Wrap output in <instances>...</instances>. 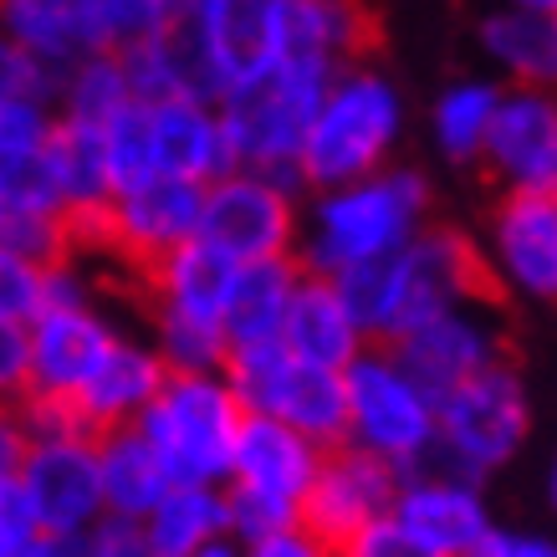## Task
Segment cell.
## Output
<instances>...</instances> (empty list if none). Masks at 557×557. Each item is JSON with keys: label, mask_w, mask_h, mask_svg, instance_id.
I'll list each match as a JSON object with an SVG mask.
<instances>
[{"label": "cell", "mask_w": 557, "mask_h": 557, "mask_svg": "<svg viewBox=\"0 0 557 557\" xmlns=\"http://www.w3.org/2000/svg\"><path fill=\"white\" fill-rule=\"evenodd\" d=\"M343 302L354 307L363 338L379 348L424 327L440 312L486 302V271L475 256V240L466 231H445V225H424L420 236L399 246L388 261L358 267L338 276Z\"/></svg>", "instance_id": "6da1fadb"}, {"label": "cell", "mask_w": 557, "mask_h": 557, "mask_svg": "<svg viewBox=\"0 0 557 557\" xmlns=\"http://www.w3.org/2000/svg\"><path fill=\"white\" fill-rule=\"evenodd\" d=\"M424 225H430V180L414 164H388L369 180L322 189L307 205L297 231V267L307 276L338 282L358 267L388 261Z\"/></svg>", "instance_id": "7a4b0ae2"}, {"label": "cell", "mask_w": 557, "mask_h": 557, "mask_svg": "<svg viewBox=\"0 0 557 557\" xmlns=\"http://www.w3.org/2000/svg\"><path fill=\"white\" fill-rule=\"evenodd\" d=\"M405 138V92L369 62L333 72L297 153V189H338L388 170Z\"/></svg>", "instance_id": "3957f363"}, {"label": "cell", "mask_w": 557, "mask_h": 557, "mask_svg": "<svg viewBox=\"0 0 557 557\" xmlns=\"http://www.w3.org/2000/svg\"><path fill=\"white\" fill-rule=\"evenodd\" d=\"M240 424L246 409L225 373H170L134 430L149 440L174 486H225Z\"/></svg>", "instance_id": "277c9868"}, {"label": "cell", "mask_w": 557, "mask_h": 557, "mask_svg": "<svg viewBox=\"0 0 557 557\" xmlns=\"http://www.w3.org/2000/svg\"><path fill=\"white\" fill-rule=\"evenodd\" d=\"M333 83L327 67H307V62H271L261 77L240 83L215 102L220 128H225V149H231V170L271 174L297 185V153L312 113H318L322 92Z\"/></svg>", "instance_id": "5b68a950"}, {"label": "cell", "mask_w": 557, "mask_h": 557, "mask_svg": "<svg viewBox=\"0 0 557 557\" xmlns=\"http://www.w3.org/2000/svg\"><path fill=\"white\" fill-rule=\"evenodd\" d=\"M435 394H424L405 363L369 343L343 369V445L384 460L388 471H420L435 456Z\"/></svg>", "instance_id": "8992f818"}, {"label": "cell", "mask_w": 557, "mask_h": 557, "mask_svg": "<svg viewBox=\"0 0 557 557\" xmlns=\"http://www.w3.org/2000/svg\"><path fill=\"white\" fill-rule=\"evenodd\" d=\"M527 435H532L527 384L511 363H496L471 384L450 388L435 405V456L430 460L466 481H486L491 471L517 460Z\"/></svg>", "instance_id": "52a82bcc"}, {"label": "cell", "mask_w": 557, "mask_h": 557, "mask_svg": "<svg viewBox=\"0 0 557 557\" xmlns=\"http://www.w3.org/2000/svg\"><path fill=\"white\" fill-rule=\"evenodd\" d=\"M220 373L246 414L287 424L302 440H312L318 450L343 445V373L292 358L282 338L256 343V348H231Z\"/></svg>", "instance_id": "ba28073f"}, {"label": "cell", "mask_w": 557, "mask_h": 557, "mask_svg": "<svg viewBox=\"0 0 557 557\" xmlns=\"http://www.w3.org/2000/svg\"><path fill=\"white\" fill-rule=\"evenodd\" d=\"M297 231H302V210H297V185L287 180L225 170L215 185H205L200 240L236 267L297 256Z\"/></svg>", "instance_id": "9c48e42d"}, {"label": "cell", "mask_w": 557, "mask_h": 557, "mask_svg": "<svg viewBox=\"0 0 557 557\" xmlns=\"http://www.w3.org/2000/svg\"><path fill=\"white\" fill-rule=\"evenodd\" d=\"M486 292H507L511 302L557 307V200L553 195H502L486 215V236L475 240Z\"/></svg>", "instance_id": "30bf717a"}, {"label": "cell", "mask_w": 557, "mask_h": 557, "mask_svg": "<svg viewBox=\"0 0 557 557\" xmlns=\"http://www.w3.org/2000/svg\"><path fill=\"white\" fill-rule=\"evenodd\" d=\"M16 486L47 537H87L102 522L98 491V435H41L26 440L16 466Z\"/></svg>", "instance_id": "8fae6325"}, {"label": "cell", "mask_w": 557, "mask_h": 557, "mask_svg": "<svg viewBox=\"0 0 557 557\" xmlns=\"http://www.w3.org/2000/svg\"><path fill=\"white\" fill-rule=\"evenodd\" d=\"M119 343V322L87 302H47L26 322V348H32V399L72 405L83 384L98 373L108 348Z\"/></svg>", "instance_id": "7c38bea8"}, {"label": "cell", "mask_w": 557, "mask_h": 557, "mask_svg": "<svg viewBox=\"0 0 557 557\" xmlns=\"http://www.w3.org/2000/svg\"><path fill=\"white\" fill-rule=\"evenodd\" d=\"M394 491H399V471H388L384 460L363 456L354 445H333L322 450V466L297 507V527H307L338 553L348 537L394 511Z\"/></svg>", "instance_id": "4fadbf2b"}, {"label": "cell", "mask_w": 557, "mask_h": 557, "mask_svg": "<svg viewBox=\"0 0 557 557\" xmlns=\"http://www.w3.org/2000/svg\"><path fill=\"white\" fill-rule=\"evenodd\" d=\"M481 164L507 195H557V87H502Z\"/></svg>", "instance_id": "5bb4252c"}, {"label": "cell", "mask_w": 557, "mask_h": 557, "mask_svg": "<svg viewBox=\"0 0 557 557\" xmlns=\"http://www.w3.org/2000/svg\"><path fill=\"white\" fill-rule=\"evenodd\" d=\"M200 215H205V185L159 174V180L119 189L108 200V210L98 220V236L119 256H128V261L149 271L153 261H164L170 251H180V246L200 236Z\"/></svg>", "instance_id": "9a60e30c"}, {"label": "cell", "mask_w": 557, "mask_h": 557, "mask_svg": "<svg viewBox=\"0 0 557 557\" xmlns=\"http://www.w3.org/2000/svg\"><path fill=\"white\" fill-rule=\"evenodd\" d=\"M388 354L405 363V373L424 394L445 399L450 388L471 384V379H481L496 363H507V343H502V327L486 312V302H475V307H456V312L430 318L424 327L405 333Z\"/></svg>", "instance_id": "2e32d148"}, {"label": "cell", "mask_w": 557, "mask_h": 557, "mask_svg": "<svg viewBox=\"0 0 557 557\" xmlns=\"http://www.w3.org/2000/svg\"><path fill=\"white\" fill-rule=\"evenodd\" d=\"M388 517L440 557H466L475 542L496 527L481 481H466V475L445 471L435 460L420 466V471L399 475V491H394V511H388Z\"/></svg>", "instance_id": "e0dca14e"}, {"label": "cell", "mask_w": 557, "mask_h": 557, "mask_svg": "<svg viewBox=\"0 0 557 557\" xmlns=\"http://www.w3.org/2000/svg\"><path fill=\"white\" fill-rule=\"evenodd\" d=\"M369 16L358 0H271V62L338 72L358 62Z\"/></svg>", "instance_id": "ac0fdd59"}, {"label": "cell", "mask_w": 557, "mask_h": 557, "mask_svg": "<svg viewBox=\"0 0 557 557\" xmlns=\"http://www.w3.org/2000/svg\"><path fill=\"white\" fill-rule=\"evenodd\" d=\"M170 369L159 363L149 338L119 333V343L108 348L98 373L83 384V394L72 399V414L87 435H108V430H134L138 414L153 405V394L164 388Z\"/></svg>", "instance_id": "d6986e66"}, {"label": "cell", "mask_w": 557, "mask_h": 557, "mask_svg": "<svg viewBox=\"0 0 557 557\" xmlns=\"http://www.w3.org/2000/svg\"><path fill=\"white\" fill-rule=\"evenodd\" d=\"M322 466V450L312 440H302L297 430L276 420H256L246 414L236 435V456H231V475L225 486L236 491H256L267 502H282V507H302L307 486Z\"/></svg>", "instance_id": "ffe728a7"}, {"label": "cell", "mask_w": 557, "mask_h": 557, "mask_svg": "<svg viewBox=\"0 0 557 557\" xmlns=\"http://www.w3.org/2000/svg\"><path fill=\"white\" fill-rule=\"evenodd\" d=\"M149 113V149L153 174L164 180H189V185H215L231 170L225 128H220L215 102L174 98V102H144Z\"/></svg>", "instance_id": "44dd1931"}, {"label": "cell", "mask_w": 557, "mask_h": 557, "mask_svg": "<svg viewBox=\"0 0 557 557\" xmlns=\"http://www.w3.org/2000/svg\"><path fill=\"white\" fill-rule=\"evenodd\" d=\"M282 343H287L292 358L318 363V369H333V373H343L363 348H369V338H363V327H358V318H354V307L343 302L338 282L307 276V271H302V282H297V292H292L287 322H282Z\"/></svg>", "instance_id": "7402d4cb"}, {"label": "cell", "mask_w": 557, "mask_h": 557, "mask_svg": "<svg viewBox=\"0 0 557 557\" xmlns=\"http://www.w3.org/2000/svg\"><path fill=\"white\" fill-rule=\"evenodd\" d=\"M496 87H557V21L496 5L475 26Z\"/></svg>", "instance_id": "603a6c76"}, {"label": "cell", "mask_w": 557, "mask_h": 557, "mask_svg": "<svg viewBox=\"0 0 557 557\" xmlns=\"http://www.w3.org/2000/svg\"><path fill=\"white\" fill-rule=\"evenodd\" d=\"M47 170H51V185H57V200H62V215L72 220L77 240L98 236V220L108 210V200H113V180H108L98 128L57 119V134L47 144Z\"/></svg>", "instance_id": "cb8c5ba5"}, {"label": "cell", "mask_w": 557, "mask_h": 557, "mask_svg": "<svg viewBox=\"0 0 557 557\" xmlns=\"http://www.w3.org/2000/svg\"><path fill=\"white\" fill-rule=\"evenodd\" d=\"M297 282H302L297 256H287V261H251V267H236L231 292H225V312H220L225 343H231V348H256V343L282 338V322H287V307H292Z\"/></svg>", "instance_id": "d4e9b609"}, {"label": "cell", "mask_w": 557, "mask_h": 557, "mask_svg": "<svg viewBox=\"0 0 557 557\" xmlns=\"http://www.w3.org/2000/svg\"><path fill=\"white\" fill-rule=\"evenodd\" d=\"M170 471L159 466L149 450V440L138 430H108L98 435V491H102V517L119 522H144L164 491H170Z\"/></svg>", "instance_id": "484cf974"}, {"label": "cell", "mask_w": 557, "mask_h": 557, "mask_svg": "<svg viewBox=\"0 0 557 557\" xmlns=\"http://www.w3.org/2000/svg\"><path fill=\"white\" fill-rule=\"evenodd\" d=\"M231 276H236V261H225L215 246H205V240L195 236L189 246H180V251H170L164 261L149 267L153 312H180V318L220 322Z\"/></svg>", "instance_id": "4316f807"}, {"label": "cell", "mask_w": 557, "mask_h": 557, "mask_svg": "<svg viewBox=\"0 0 557 557\" xmlns=\"http://www.w3.org/2000/svg\"><path fill=\"white\" fill-rule=\"evenodd\" d=\"M496 102H502V87L491 77H456L450 87H440L430 108V144L445 164H481Z\"/></svg>", "instance_id": "83f0119b"}, {"label": "cell", "mask_w": 557, "mask_h": 557, "mask_svg": "<svg viewBox=\"0 0 557 557\" xmlns=\"http://www.w3.org/2000/svg\"><path fill=\"white\" fill-rule=\"evenodd\" d=\"M138 527L153 557H189L205 542L225 537V496L220 486H170Z\"/></svg>", "instance_id": "f1b7e54d"}, {"label": "cell", "mask_w": 557, "mask_h": 557, "mask_svg": "<svg viewBox=\"0 0 557 557\" xmlns=\"http://www.w3.org/2000/svg\"><path fill=\"white\" fill-rule=\"evenodd\" d=\"M134 102L128 92V77H123L119 51H98V57H83L72 62L67 72H57V119L62 123H83V128H102V123L123 113Z\"/></svg>", "instance_id": "f546056e"}, {"label": "cell", "mask_w": 557, "mask_h": 557, "mask_svg": "<svg viewBox=\"0 0 557 557\" xmlns=\"http://www.w3.org/2000/svg\"><path fill=\"white\" fill-rule=\"evenodd\" d=\"M149 348L170 373H220L225 358H231V343H225L220 322L180 318V312H153Z\"/></svg>", "instance_id": "4dcf8cb0"}, {"label": "cell", "mask_w": 557, "mask_h": 557, "mask_svg": "<svg viewBox=\"0 0 557 557\" xmlns=\"http://www.w3.org/2000/svg\"><path fill=\"white\" fill-rule=\"evenodd\" d=\"M57 134L51 102H0V174L41 159Z\"/></svg>", "instance_id": "1f68e13d"}, {"label": "cell", "mask_w": 557, "mask_h": 557, "mask_svg": "<svg viewBox=\"0 0 557 557\" xmlns=\"http://www.w3.org/2000/svg\"><path fill=\"white\" fill-rule=\"evenodd\" d=\"M0 240H5L11 251H21L26 261H36V267H57V261L72 256L77 231H72L62 215H11L5 231H0Z\"/></svg>", "instance_id": "d6a6232c"}, {"label": "cell", "mask_w": 557, "mask_h": 557, "mask_svg": "<svg viewBox=\"0 0 557 557\" xmlns=\"http://www.w3.org/2000/svg\"><path fill=\"white\" fill-rule=\"evenodd\" d=\"M41 282H47V267L26 261L21 251H11L0 240V322H26L41 312Z\"/></svg>", "instance_id": "836d02e7"}, {"label": "cell", "mask_w": 557, "mask_h": 557, "mask_svg": "<svg viewBox=\"0 0 557 557\" xmlns=\"http://www.w3.org/2000/svg\"><path fill=\"white\" fill-rule=\"evenodd\" d=\"M51 98H57V77L0 32V102H51Z\"/></svg>", "instance_id": "e575fe53"}, {"label": "cell", "mask_w": 557, "mask_h": 557, "mask_svg": "<svg viewBox=\"0 0 557 557\" xmlns=\"http://www.w3.org/2000/svg\"><path fill=\"white\" fill-rule=\"evenodd\" d=\"M32 399V348L21 322H0V409H21Z\"/></svg>", "instance_id": "d590c367"}, {"label": "cell", "mask_w": 557, "mask_h": 557, "mask_svg": "<svg viewBox=\"0 0 557 557\" xmlns=\"http://www.w3.org/2000/svg\"><path fill=\"white\" fill-rule=\"evenodd\" d=\"M108 11V32H113V51L144 36H159L170 21V0H102Z\"/></svg>", "instance_id": "8d00e7d4"}, {"label": "cell", "mask_w": 557, "mask_h": 557, "mask_svg": "<svg viewBox=\"0 0 557 557\" xmlns=\"http://www.w3.org/2000/svg\"><path fill=\"white\" fill-rule=\"evenodd\" d=\"M333 557H440V553H430L424 542H414L394 517H379V522L363 527L358 537L343 542Z\"/></svg>", "instance_id": "74e56055"}, {"label": "cell", "mask_w": 557, "mask_h": 557, "mask_svg": "<svg viewBox=\"0 0 557 557\" xmlns=\"http://www.w3.org/2000/svg\"><path fill=\"white\" fill-rule=\"evenodd\" d=\"M62 11V26H67L77 57H98V51H113V32H108V11L102 0H51Z\"/></svg>", "instance_id": "f35d334b"}, {"label": "cell", "mask_w": 557, "mask_h": 557, "mask_svg": "<svg viewBox=\"0 0 557 557\" xmlns=\"http://www.w3.org/2000/svg\"><path fill=\"white\" fill-rule=\"evenodd\" d=\"M36 537L41 532H36V517L26 507V496H21L16 475H5L0 481V557H21Z\"/></svg>", "instance_id": "ab89813d"}, {"label": "cell", "mask_w": 557, "mask_h": 557, "mask_svg": "<svg viewBox=\"0 0 557 557\" xmlns=\"http://www.w3.org/2000/svg\"><path fill=\"white\" fill-rule=\"evenodd\" d=\"M466 557H557V537L532 527H491Z\"/></svg>", "instance_id": "60d3db41"}, {"label": "cell", "mask_w": 557, "mask_h": 557, "mask_svg": "<svg viewBox=\"0 0 557 557\" xmlns=\"http://www.w3.org/2000/svg\"><path fill=\"white\" fill-rule=\"evenodd\" d=\"M83 553L87 557H153L149 542H144V527L119 522V517H102V522L83 537Z\"/></svg>", "instance_id": "b9f144b4"}, {"label": "cell", "mask_w": 557, "mask_h": 557, "mask_svg": "<svg viewBox=\"0 0 557 557\" xmlns=\"http://www.w3.org/2000/svg\"><path fill=\"white\" fill-rule=\"evenodd\" d=\"M240 557H333V547L318 542L307 527H287V532H271L261 542H246Z\"/></svg>", "instance_id": "7bdbcfd3"}, {"label": "cell", "mask_w": 557, "mask_h": 557, "mask_svg": "<svg viewBox=\"0 0 557 557\" xmlns=\"http://www.w3.org/2000/svg\"><path fill=\"white\" fill-rule=\"evenodd\" d=\"M21 456H26V430H21L16 409H0V481L16 475Z\"/></svg>", "instance_id": "ee69618b"}, {"label": "cell", "mask_w": 557, "mask_h": 557, "mask_svg": "<svg viewBox=\"0 0 557 557\" xmlns=\"http://www.w3.org/2000/svg\"><path fill=\"white\" fill-rule=\"evenodd\" d=\"M21 557H87V553H83V537H47L41 532Z\"/></svg>", "instance_id": "f6af8a7d"}, {"label": "cell", "mask_w": 557, "mask_h": 557, "mask_svg": "<svg viewBox=\"0 0 557 557\" xmlns=\"http://www.w3.org/2000/svg\"><path fill=\"white\" fill-rule=\"evenodd\" d=\"M511 11H527V16H557V0H502Z\"/></svg>", "instance_id": "bcb514c9"}, {"label": "cell", "mask_w": 557, "mask_h": 557, "mask_svg": "<svg viewBox=\"0 0 557 557\" xmlns=\"http://www.w3.org/2000/svg\"><path fill=\"white\" fill-rule=\"evenodd\" d=\"M189 557H240V542H231V537H215V542H205L200 553H189Z\"/></svg>", "instance_id": "7dc6e473"}, {"label": "cell", "mask_w": 557, "mask_h": 557, "mask_svg": "<svg viewBox=\"0 0 557 557\" xmlns=\"http://www.w3.org/2000/svg\"><path fill=\"white\" fill-rule=\"evenodd\" d=\"M547 507H553V517H557V460L547 466Z\"/></svg>", "instance_id": "c3c4849f"}, {"label": "cell", "mask_w": 557, "mask_h": 557, "mask_svg": "<svg viewBox=\"0 0 557 557\" xmlns=\"http://www.w3.org/2000/svg\"><path fill=\"white\" fill-rule=\"evenodd\" d=\"M5 220H11V200H5V185H0V231H5Z\"/></svg>", "instance_id": "681fc988"}, {"label": "cell", "mask_w": 557, "mask_h": 557, "mask_svg": "<svg viewBox=\"0 0 557 557\" xmlns=\"http://www.w3.org/2000/svg\"><path fill=\"white\" fill-rule=\"evenodd\" d=\"M553 200H557V195H553Z\"/></svg>", "instance_id": "f907efd6"}, {"label": "cell", "mask_w": 557, "mask_h": 557, "mask_svg": "<svg viewBox=\"0 0 557 557\" xmlns=\"http://www.w3.org/2000/svg\"><path fill=\"white\" fill-rule=\"evenodd\" d=\"M553 21H557V16H553Z\"/></svg>", "instance_id": "816d5d0a"}]
</instances>
